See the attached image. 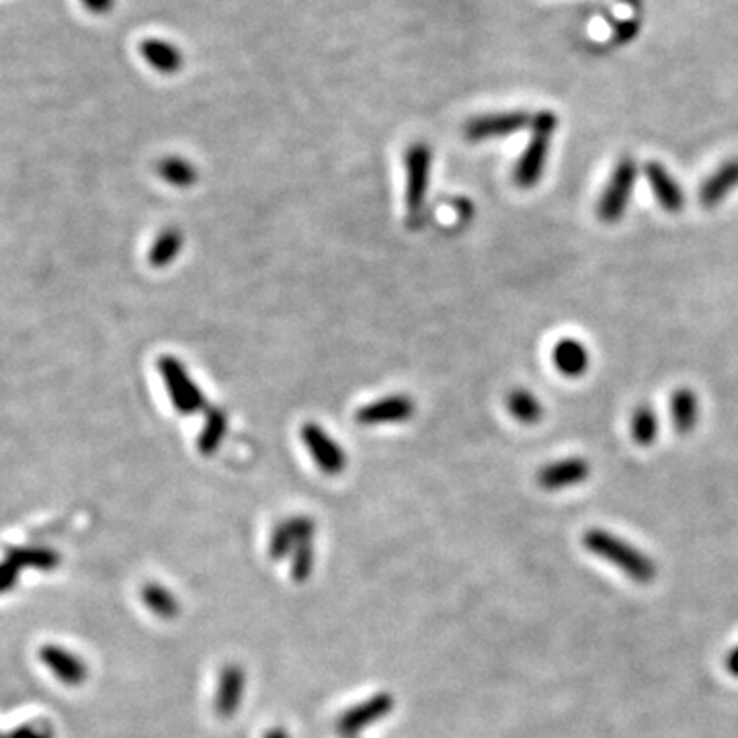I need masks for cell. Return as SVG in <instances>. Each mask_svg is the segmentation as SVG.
<instances>
[{
  "label": "cell",
  "mask_w": 738,
  "mask_h": 738,
  "mask_svg": "<svg viewBox=\"0 0 738 738\" xmlns=\"http://www.w3.org/2000/svg\"><path fill=\"white\" fill-rule=\"evenodd\" d=\"M19 574L21 570L11 560L5 558V562H0V595H5L17 587Z\"/></svg>",
  "instance_id": "obj_27"
},
{
  "label": "cell",
  "mask_w": 738,
  "mask_h": 738,
  "mask_svg": "<svg viewBox=\"0 0 738 738\" xmlns=\"http://www.w3.org/2000/svg\"><path fill=\"white\" fill-rule=\"evenodd\" d=\"M406 167V212L408 222H417L427 203V193L431 185V171H433V152L427 144L415 142L408 146L404 156Z\"/></svg>",
  "instance_id": "obj_3"
},
{
  "label": "cell",
  "mask_w": 738,
  "mask_h": 738,
  "mask_svg": "<svg viewBox=\"0 0 738 738\" xmlns=\"http://www.w3.org/2000/svg\"><path fill=\"white\" fill-rule=\"evenodd\" d=\"M314 570V542H304L292 552V581L306 583Z\"/></svg>",
  "instance_id": "obj_26"
},
{
  "label": "cell",
  "mask_w": 738,
  "mask_h": 738,
  "mask_svg": "<svg viewBox=\"0 0 738 738\" xmlns=\"http://www.w3.org/2000/svg\"><path fill=\"white\" fill-rule=\"evenodd\" d=\"M39 659L44 663L56 679H60L66 685H80L85 683L89 677V667L85 661H80L78 656L62 646L46 644L39 648Z\"/></svg>",
  "instance_id": "obj_11"
},
{
  "label": "cell",
  "mask_w": 738,
  "mask_h": 738,
  "mask_svg": "<svg viewBox=\"0 0 738 738\" xmlns=\"http://www.w3.org/2000/svg\"><path fill=\"white\" fill-rule=\"evenodd\" d=\"M7 738H54V732L48 724H23L7 734Z\"/></svg>",
  "instance_id": "obj_28"
},
{
  "label": "cell",
  "mask_w": 738,
  "mask_h": 738,
  "mask_svg": "<svg viewBox=\"0 0 738 738\" xmlns=\"http://www.w3.org/2000/svg\"><path fill=\"white\" fill-rule=\"evenodd\" d=\"M591 474V466L583 458H566L552 462L538 472V484L544 490H562L585 482Z\"/></svg>",
  "instance_id": "obj_13"
},
{
  "label": "cell",
  "mask_w": 738,
  "mask_h": 738,
  "mask_svg": "<svg viewBox=\"0 0 738 738\" xmlns=\"http://www.w3.org/2000/svg\"><path fill=\"white\" fill-rule=\"evenodd\" d=\"M140 597L156 618L173 620L179 615V601L167 587H162L158 583H148L142 587Z\"/></svg>",
  "instance_id": "obj_24"
},
{
  "label": "cell",
  "mask_w": 738,
  "mask_h": 738,
  "mask_svg": "<svg viewBox=\"0 0 738 738\" xmlns=\"http://www.w3.org/2000/svg\"><path fill=\"white\" fill-rule=\"evenodd\" d=\"M726 669H728V673H730L732 677H738V646L728 654V659H726Z\"/></svg>",
  "instance_id": "obj_30"
},
{
  "label": "cell",
  "mask_w": 738,
  "mask_h": 738,
  "mask_svg": "<svg viewBox=\"0 0 738 738\" xmlns=\"http://www.w3.org/2000/svg\"><path fill=\"white\" fill-rule=\"evenodd\" d=\"M244 683H246V673L240 665L230 663L222 669L216 700H214V710L220 718H232L238 712L242 695H244Z\"/></svg>",
  "instance_id": "obj_14"
},
{
  "label": "cell",
  "mask_w": 738,
  "mask_h": 738,
  "mask_svg": "<svg viewBox=\"0 0 738 738\" xmlns=\"http://www.w3.org/2000/svg\"><path fill=\"white\" fill-rule=\"evenodd\" d=\"M228 433V415L220 406H212L205 413L203 429L197 437V449L201 456H214Z\"/></svg>",
  "instance_id": "obj_18"
},
{
  "label": "cell",
  "mask_w": 738,
  "mask_h": 738,
  "mask_svg": "<svg viewBox=\"0 0 738 738\" xmlns=\"http://www.w3.org/2000/svg\"><path fill=\"white\" fill-rule=\"evenodd\" d=\"M265 738H290V734H287L285 730H281V728H273V730H269L267 734H265Z\"/></svg>",
  "instance_id": "obj_31"
},
{
  "label": "cell",
  "mask_w": 738,
  "mask_h": 738,
  "mask_svg": "<svg viewBox=\"0 0 738 738\" xmlns=\"http://www.w3.org/2000/svg\"><path fill=\"white\" fill-rule=\"evenodd\" d=\"M630 431L634 441L642 447H648L656 441V437H659V417H656L652 406L642 404L634 410Z\"/></svg>",
  "instance_id": "obj_25"
},
{
  "label": "cell",
  "mask_w": 738,
  "mask_h": 738,
  "mask_svg": "<svg viewBox=\"0 0 738 738\" xmlns=\"http://www.w3.org/2000/svg\"><path fill=\"white\" fill-rule=\"evenodd\" d=\"M394 710V697L386 691L376 693L369 700L349 708L337 720V734L341 738H357L359 732L374 726Z\"/></svg>",
  "instance_id": "obj_6"
},
{
  "label": "cell",
  "mask_w": 738,
  "mask_h": 738,
  "mask_svg": "<svg viewBox=\"0 0 738 738\" xmlns=\"http://www.w3.org/2000/svg\"><path fill=\"white\" fill-rule=\"evenodd\" d=\"M558 130V117L552 111H540L531 119V138L515 167V183L521 189L536 187L546 171V162L552 146L554 132Z\"/></svg>",
  "instance_id": "obj_2"
},
{
  "label": "cell",
  "mask_w": 738,
  "mask_h": 738,
  "mask_svg": "<svg viewBox=\"0 0 738 738\" xmlns=\"http://www.w3.org/2000/svg\"><path fill=\"white\" fill-rule=\"evenodd\" d=\"M738 187V158H730L722 162L720 167L702 183L700 187V203L704 208H716L726 195Z\"/></svg>",
  "instance_id": "obj_15"
},
{
  "label": "cell",
  "mask_w": 738,
  "mask_h": 738,
  "mask_svg": "<svg viewBox=\"0 0 738 738\" xmlns=\"http://www.w3.org/2000/svg\"><path fill=\"white\" fill-rule=\"evenodd\" d=\"M142 58L160 74H175L183 68V54L164 39H144L140 44Z\"/></svg>",
  "instance_id": "obj_17"
},
{
  "label": "cell",
  "mask_w": 738,
  "mask_h": 738,
  "mask_svg": "<svg viewBox=\"0 0 738 738\" xmlns=\"http://www.w3.org/2000/svg\"><path fill=\"white\" fill-rule=\"evenodd\" d=\"M302 441L310 451L314 464L324 474L337 476L347 468V454L318 423H306L302 427Z\"/></svg>",
  "instance_id": "obj_8"
},
{
  "label": "cell",
  "mask_w": 738,
  "mask_h": 738,
  "mask_svg": "<svg viewBox=\"0 0 738 738\" xmlns=\"http://www.w3.org/2000/svg\"><path fill=\"white\" fill-rule=\"evenodd\" d=\"M183 244H185V236L179 228H164L152 242V249L148 253L150 265L156 269L169 267L183 251Z\"/></svg>",
  "instance_id": "obj_21"
},
{
  "label": "cell",
  "mask_w": 738,
  "mask_h": 738,
  "mask_svg": "<svg viewBox=\"0 0 738 738\" xmlns=\"http://www.w3.org/2000/svg\"><path fill=\"white\" fill-rule=\"evenodd\" d=\"M671 421L679 433H691L700 419V402L689 388H679L671 394Z\"/></svg>",
  "instance_id": "obj_19"
},
{
  "label": "cell",
  "mask_w": 738,
  "mask_h": 738,
  "mask_svg": "<svg viewBox=\"0 0 738 738\" xmlns=\"http://www.w3.org/2000/svg\"><path fill=\"white\" fill-rule=\"evenodd\" d=\"M552 361L558 372L566 378H581L591 363L587 347L579 339H560L552 349Z\"/></svg>",
  "instance_id": "obj_16"
},
{
  "label": "cell",
  "mask_w": 738,
  "mask_h": 738,
  "mask_svg": "<svg viewBox=\"0 0 738 738\" xmlns=\"http://www.w3.org/2000/svg\"><path fill=\"white\" fill-rule=\"evenodd\" d=\"M583 544L595 556L626 572V577H630L634 583L648 585L656 577V566L644 552L636 550L632 544L613 536L609 531L589 529L583 536Z\"/></svg>",
  "instance_id": "obj_1"
},
{
  "label": "cell",
  "mask_w": 738,
  "mask_h": 738,
  "mask_svg": "<svg viewBox=\"0 0 738 738\" xmlns=\"http://www.w3.org/2000/svg\"><path fill=\"white\" fill-rule=\"evenodd\" d=\"M644 175L646 181L654 193V199L659 201L661 208L669 214H677L683 210L685 205V195L681 185L677 183V179L663 167L661 162H646L644 167Z\"/></svg>",
  "instance_id": "obj_12"
},
{
  "label": "cell",
  "mask_w": 738,
  "mask_h": 738,
  "mask_svg": "<svg viewBox=\"0 0 738 738\" xmlns=\"http://www.w3.org/2000/svg\"><path fill=\"white\" fill-rule=\"evenodd\" d=\"M638 177V164L632 156L620 158L615 164V169L601 193L599 205H597V216L601 222L615 224L620 222L628 210V203L634 191V183Z\"/></svg>",
  "instance_id": "obj_5"
},
{
  "label": "cell",
  "mask_w": 738,
  "mask_h": 738,
  "mask_svg": "<svg viewBox=\"0 0 738 738\" xmlns=\"http://www.w3.org/2000/svg\"><path fill=\"white\" fill-rule=\"evenodd\" d=\"M533 117L525 111H503V113H488L474 117L466 123L464 136L470 142H484V140H499L521 132L529 126Z\"/></svg>",
  "instance_id": "obj_7"
},
{
  "label": "cell",
  "mask_w": 738,
  "mask_h": 738,
  "mask_svg": "<svg viewBox=\"0 0 738 738\" xmlns=\"http://www.w3.org/2000/svg\"><path fill=\"white\" fill-rule=\"evenodd\" d=\"M5 558L11 560L19 570L21 568H35V570H54L60 566L62 558L52 548H41V546H13L5 550Z\"/></svg>",
  "instance_id": "obj_20"
},
{
  "label": "cell",
  "mask_w": 738,
  "mask_h": 738,
  "mask_svg": "<svg viewBox=\"0 0 738 738\" xmlns=\"http://www.w3.org/2000/svg\"><path fill=\"white\" fill-rule=\"evenodd\" d=\"M156 173L164 183H169V185L179 187V189L193 187L197 183V177H199V173H197V169L193 167V164L187 158H181V156H167V158L158 160Z\"/></svg>",
  "instance_id": "obj_22"
},
{
  "label": "cell",
  "mask_w": 738,
  "mask_h": 738,
  "mask_svg": "<svg viewBox=\"0 0 738 738\" xmlns=\"http://www.w3.org/2000/svg\"><path fill=\"white\" fill-rule=\"evenodd\" d=\"M314 533H316V525L306 515H296V517H290V519L277 523L275 529L271 531V540H269L271 558L285 560L287 556H292V552L300 544L314 542Z\"/></svg>",
  "instance_id": "obj_10"
},
{
  "label": "cell",
  "mask_w": 738,
  "mask_h": 738,
  "mask_svg": "<svg viewBox=\"0 0 738 738\" xmlns=\"http://www.w3.org/2000/svg\"><path fill=\"white\" fill-rule=\"evenodd\" d=\"M158 374L169 390L171 402L177 408L179 415H195L205 406V396L201 388L193 382L189 369L183 361H179L173 355H162L158 357Z\"/></svg>",
  "instance_id": "obj_4"
},
{
  "label": "cell",
  "mask_w": 738,
  "mask_h": 738,
  "mask_svg": "<svg viewBox=\"0 0 738 738\" xmlns=\"http://www.w3.org/2000/svg\"><path fill=\"white\" fill-rule=\"evenodd\" d=\"M415 400L406 394H392L361 406L355 413V421L363 427H376L386 423H404L415 415Z\"/></svg>",
  "instance_id": "obj_9"
},
{
  "label": "cell",
  "mask_w": 738,
  "mask_h": 738,
  "mask_svg": "<svg viewBox=\"0 0 738 738\" xmlns=\"http://www.w3.org/2000/svg\"><path fill=\"white\" fill-rule=\"evenodd\" d=\"M80 3L85 5L95 15H105V13H109L113 9L115 0H80Z\"/></svg>",
  "instance_id": "obj_29"
},
{
  "label": "cell",
  "mask_w": 738,
  "mask_h": 738,
  "mask_svg": "<svg viewBox=\"0 0 738 738\" xmlns=\"http://www.w3.org/2000/svg\"><path fill=\"white\" fill-rule=\"evenodd\" d=\"M0 738H7V736H5V734H0Z\"/></svg>",
  "instance_id": "obj_32"
},
{
  "label": "cell",
  "mask_w": 738,
  "mask_h": 738,
  "mask_svg": "<svg viewBox=\"0 0 738 738\" xmlns=\"http://www.w3.org/2000/svg\"><path fill=\"white\" fill-rule=\"evenodd\" d=\"M509 413L523 425H536L544 417L542 402L525 388H515L507 396Z\"/></svg>",
  "instance_id": "obj_23"
}]
</instances>
